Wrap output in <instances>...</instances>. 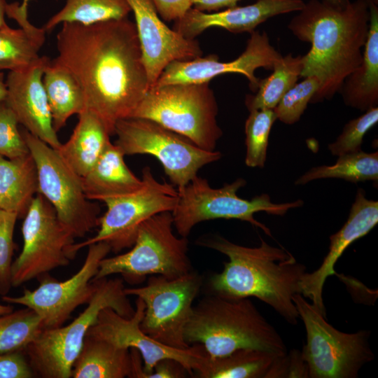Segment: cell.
I'll use <instances>...</instances> for the list:
<instances>
[{
	"mask_svg": "<svg viewBox=\"0 0 378 378\" xmlns=\"http://www.w3.org/2000/svg\"><path fill=\"white\" fill-rule=\"evenodd\" d=\"M57 56L79 84L85 109L111 135L130 118L150 88L135 23L127 18L90 24L65 22L57 34Z\"/></svg>",
	"mask_w": 378,
	"mask_h": 378,
	"instance_id": "cell-1",
	"label": "cell"
},
{
	"mask_svg": "<svg viewBox=\"0 0 378 378\" xmlns=\"http://www.w3.org/2000/svg\"><path fill=\"white\" fill-rule=\"evenodd\" d=\"M288 29L300 40L311 43L302 58L300 77L316 76L320 87L310 103L330 99L345 78L362 62L370 22L367 0H356L345 7L325 1L304 3Z\"/></svg>",
	"mask_w": 378,
	"mask_h": 378,
	"instance_id": "cell-2",
	"label": "cell"
},
{
	"mask_svg": "<svg viewBox=\"0 0 378 378\" xmlns=\"http://www.w3.org/2000/svg\"><path fill=\"white\" fill-rule=\"evenodd\" d=\"M197 244L228 258L222 272L209 279L211 293L227 298H256L288 323H298L300 316L293 297L301 292L306 267L290 252L262 238L257 247L239 245L219 234L204 235Z\"/></svg>",
	"mask_w": 378,
	"mask_h": 378,
	"instance_id": "cell-3",
	"label": "cell"
},
{
	"mask_svg": "<svg viewBox=\"0 0 378 378\" xmlns=\"http://www.w3.org/2000/svg\"><path fill=\"white\" fill-rule=\"evenodd\" d=\"M185 339L190 345L202 344L211 356L240 349H260L277 356L287 354L281 335L248 298L204 296L193 306Z\"/></svg>",
	"mask_w": 378,
	"mask_h": 378,
	"instance_id": "cell-4",
	"label": "cell"
},
{
	"mask_svg": "<svg viewBox=\"0 0 378 378\" xmlns=\"http://www.w3.org/2000/svg\"><path fill=\"white\" fill-rule=\"evenodd\" d=\"M96 288L87 307L69 324L42 329L24 350L35 373L44 378H69L90 328L100 311L109 307L125 317L134 308L125 293L123 280L108 277L95 279Z\"/></svg>",
	"mask_w": 378,
	"mask_h": 378,
	"instance_id": "cell-5",
	"label": "cell"
},
{
	"mask_svg": "<svg viewBox=\"0 0 378 378\" xmlns=\"http://www.w3.org/2000/svg\"><path fill=\"white\" fill-rule=\"evenodd\" d=\"M218 111L209 83H176L150 88L130 118L153 120L203 149L215 150L223 135Z\"/></svg>",
	"mask_w": 378,
	"mask_h": 378,
	"instance_id": "cell-6",
	"label": "cell"
},
{
	"mask_svg": "<svg viewBox=\"0 0 378 378\" xmlns=\"http://www.w3.org/2000/svg\"><path fill=\"white\" fill-rule=\"evenodd\" d=\"M171 211L155 214L139 228L132 248L103 258L92 280L120 274L131 284L141 283L148 275L175 279L192 271L188 255L187 237H176Z\"/></svg>",
	"mask_w": 378,
	"mask_h": 378,
	"instance_id": "cell-7",
	"label": "cell"
},
{
	"mask_svg": "<svg viewBox=\"0 0 378 378\" xmlns=\"http://www.w3.org/2000/svg\"><path fill=\"white\" fill-rule=\"evenodd\" d=\"M246 184L245 179L238 178L214 188L206 178L197 175L186 186L176 188L178 200L172 215L179 236L188 237L192 229L201 222L223 218L246 221L272 237L270 228L255 219L254 214L265 211L270 215L284 216L288 210L303 205L301 200L274 203L267 194L256 195L251 200L241 198L237 191Z\"/></svg>",
	"mask_w": 378,
	"mask_h": 378,
	"instance_id": "cell-8",
	"label": "cell"
},
{
	"mask_svg": "<svg viewBox=\"0 0 378 378\" xmlns=\"http://www.w3.org/2000/svg\"><path fill=\"white\" fill-rule=\"evenodd\" d=\"M293 301L306 330V343L300 352L309 377L356 378L361 368L374 360L370 330L343 332L328 323L300 293Z\"/></svg>",
	"mask_w": 378,
	"mask_h": 378,
	"instance_id": "cell-9",
	"label": "cell"
},
{
	"mask_svg": "<svg viewBox=\"0 0 378 378\" xmlns=\"http://www.w3.org/2000/svg\"><path fill=\"white\" fill-rule=\"evenodd\" d=\"M114 143L125 155L148 154L162 164L177 188L190 182L204 166L219 160L218 150L203 149L188 139L148 119L127 118L115 126Z\"/></svg>",
	"mask_w": 378,
	"mask_h": 378,
	"instance_id": "cell-10",
	"label": "cell"
},
{
	"mask_svg": "<svg viewBox=\"0 0 378 378\" xmlns=\"http://www.w3.org/2000/svg\"><path fill=\"white\" fill-rule=\"evenodd\" d=\"M22 134L36 167L38 193L51 204L76 238L84 237L98 226L100 209L86 197L82 177L56 149L26 130Z\"/></svg>",
	"mask_w": 378,
	"mask_h": 378,
	"instance_id": "cell-11",
	"label": "cell"
},
{
	"mask_svg": "<svg viewBox=\"0 0 378 378\" xmlns=\"http://www.w3.org/2000/svg\"><path fill=\"white\" fill-rule=\"evenodd\" d=\"M202 281L193 270L175 279L151 275L146 286L125 288V293L144 301L140 327L146 335L164 345L185 349L190 346L185 339L186 327Z\"/></svg>",
	"mask_w": 378,
	"mask_h": 378,
	"instance_id": "cell-12",
	"label": "cell"
},
{
	"mask_svg": "<svg viewBox=\"0 0 378 378\" xmlns=\"http://www.w3.org/2000/svg\"><path fill=\"white\" fill-rule=\"evenodd\" d=\"M23 218L22 249L12 265L14 287L68 265L76 255V237L41 195L36 194Z\"/></svg>",
	"mask_w": 378,
	"mask_h": 378,
	"instance_id": "cell-13",
	"label": "cell"
},
{
	"mask_svg": "<svg viewBox=\"0 0 378 378\" xmlns=\"http://www.w3.org/2000/svg\"><path fill=\"white\" fill-rule=\"evenodd\" d=\"M141 178L143 186L136 192L104 202L107 209L99 218L97 234L75 242V253L97 242L106 243L114 253L131 248L144 221L159 213L173 211L178 200L175 186L158 181L148 166L143 169Z\"/></svg>",
	"mask_w": 378,
	"mask_h": 378,
	"instance_id": "cell-14",
	"label": "cell"
},
{
	"mask_svg": "<svg viewBox=\"0 0 378 378\" xmlns=\"http://www.w3.org/2000/svg\"><path fill=\"white\" fill-rule=\"evenodd\" d=\"M85 261L71 277L58 281L47 274L38 277V286L34 290L24 288L17 297L2 296L8 304H16L33 310L41 319L43 329L55 328L66 323L73 312L88 303L95 288V276L101 260L111 251L105 242L87 246Z\"/></svg>",
	"mask_w": 378,
	"mask_h": 378,
	"instance_id": "cell-15",
	"label": "cell"
},
{
	"mask_svg": "<svg viewBox=\"0 0 378 378\" xmlns=\"http://www.w3.org/2000/svg\"><path fill=\"white\" fill-rule=\"evenodd\" d=\"M144 312L145 304L139 298H136L134 312L131 317H125L111 308H104L100 311L87 335L120 348L136 349L144 361V378H148L157 363L164 358L178 361L189 374L192 375L199 360L207 352L204 346L197 343L188 349H177L157 342L140 327Z\"/></svg>",
	"mask_w": 378,
	"mask_h": 378,
	"instance_id": "cell-16",
	"label": "cell"
},
{
	"mask_svg": "<svg viewBox=\"0 0 378 378\" xmlns=\"http://www.w3.org/2000/svg\"><path fill=\"white\" fill-rule=\"evenodd\" d=\"M281 57L270 44L266 32H251L245 50L236 59L227 62L218 60L216 55L198 57L189 60H175L169 63L152 86L159 87L176 83H203L226 73L244 75L249 81L250 89L255 92L260 79L255 71L260 67L272 70L274 63Z\"/></svg>",
	"mask_w": 378,
	"mask_h": 378,
	"instance_id": "cell-17",
	"label": "cell"
},
{
	"mask_svg": "<svg viewBox=\"0 0 378 378\" xmlns=\"http://www.w3.org/2000/svg\"><path fill=\"white\" fill-rule=\"evenodd\" d=\"M127 1L134 15L150 88L172 62L202 56V50L198 41L186 38L168 27L160 18L151 0Z\"/></svg>",
	"mask_w": 378,
	"mask_h": 378,
	"instance_id": "cell-18",
	"label": "cell"
},
{
	"mask_svg": "<svg viewBox=\"0 0 378 378\" xmlns=\"http://www.w3.org/2000/svg\"><path fill=\"white\" fill-rule=\"evenodd\" d=\"M49 59L42 56L26 69L9 71L6 79L4 102L27 131L54 149H58L62 143L53 127L43 83L44 67Z\"/></svg>",
	"mask_w": 378,
	"mask_h": 378,
	"instance_id": "cell-19",
	"label": "cell"
},
{
	"mask_svg": "<svg viewBox=\"0 0 378 378\" xmlns=\"http://www.w3.org/2000/svg\"><path fill=\"white\" fill-rule=\"evenodd\" d=\"M378 223V202L368 200L359 188L349 217L336 233L330 236L329 250L321 265L314 272H305L300 281V294L308 298L326 317L323 291L328 277L337 275L335 265L344 251L356 240L364 237Z\"/></svg>",
	"mask_w": 378,
	"mask_h": 378,
	"instance_id": "cell-20",
	"label": "cell"
},
{
	"mask_svg": "<svg viewBox=\"0 0 378 378\" xmlns=\"http://www.w3.org/2000/svg\"><path fill=\"white\" fill-rule=\"evenodd\" d=\"M304 6L302 0H258L251 5L236 6L214 13L191 8L175 21L173 29L188 39H195L204 30L214 27L232 33H251L267 19L299 11Z\"/></svg>",
	"mask_w": 378,
	"mask_h": 378,
	"instance_id": "cell-21",
	"label": "cell"
},
{
	"mask_svg": "<svg viewBox=\"0 0 378 378\" xmlns=\"http://www.w3.org/2000/svg\"><path fill=\"white\" fill-rule=\"evenodd\" d=\"M124 157L118 146L111 141L94 165L82 177L83 190L90 200L104 202L141 188L142 178L129 169Z\"/></svg>",
	"mask_w": 378,
	"mask_h": 378,
	"instance_id": "cell-22",
	"label": "cell"
},
{
	"mask_svg": "<svg viewBox=\"0 0 378 378\" xmlns=\"http://www.w3.org/2000/svg\"><path fill=\"white\" fill-rule=\"evenodd\" d=\"M6 14L15 20L20 28L8 25L0 29V70L9 71L26 69L36 63L46 40L45 29L30 23L27 8L18 2L7 4Z\"/></svg>",
	"mask_w": 378,
	"mask_h": 378,
	"instance_id": "cell-23",
	"label": "cell"
},
{
	"mask_svg": "<svg viewBox=\"0 0 378 378\" xmlns=\"http://www.w3.org/2000/svg\"><path fill=\"white\" fill-rule=\"evenodd\" d=\"M367 1L370 22L362 62L339 90L346 106L364 112L378 104V2Z\"/></svg>",
	"mask_w": 378,
	"mask_h": 378,
	"instance_id": "cell-24",
	"label": "cell"
},
{
	"mask_svg": "<svg viewBox=\"0 0 378 378\" xmlns=\"http://www.w3.org/2000/svg\"><path fill=\"white\" fill-rule=\"evenodd\" d=\"M69 139L56 149L66 164L79 176H84L99 160L111 136L101 119L85 109Z\"/></svg>",
	"mask_w": 378,
	"mask_h": 378,
	"instance_id": "cell-25",
	"label": "cell"
},
{
	"mask_svg": "<svg viewBox=\"0 0 378 378\" xmlns=\"http://www.w3.org/2000/svg\"><path fill=\"white\" fill-rule=\"evenodd\" d=\"M132 357L128 349L120 348L103 340L86 335L74 361L71 377H131Z\"/></svg>",
	"mask_w": 378,
	"mask_h": 378,
	"instance_id": "cell-26",
	"label": "cell"
},
{
	"mask_svg": "<svg viewBox=\"0 0 378 378\" xmlns=\"http://www.w3.org/2000/svg\"><path fill=\"white\" fill-rule=\"evenodd\" d=\"M37 193V170L31 154L15 159L0 155V209L23 218Z\"/></svg>",
	"mask_w": 378,
	"mask_h": 378,
	"instance_id": "cell-27",
	"label": "cell"
},
{
	"mask_svg": "<svg viewBox=\"0 0 378 378\" xmlns=\"http://www.w3.org/2000/svg\"><path fill=\"white\" fill-rule=\"evenodd\" d=\"M278 357L256 349H240L220 356L206 352L193 372L200 378H267Z\"/></svg>",
	"mask_w": 378,
	"mask_h": 378,
	"instance_id": "cell-28",
	"label": "cell"
},
{
	"mask_svg": "<svg viewBox=\"0 0 378 378\" xmlns=\"http://www.w3.org/2000/svg\"><path fill=\"white\" fill-rule=\"evenodd\" d=\"M43 83L57 132L69 118L85 109L84 94L73 75L53 59H49L44 67Z\"/></svg>",
	"mask_w": 378,
	"mask_h": 378,
	"instance_id": "cell-29",
	"label": "cell"
},
{
	"mask_svg": "<svg viewBox=\"0 0 378 378\" xmlns=\"http://www.w3.org/2000/svg\"><path fill=\"white\" fill-rule=\"evenodd\" d=\"M302 69V56L291 53L281 57L274 64L272 73L260 80L255 94L246 95L248 109H274L284 94L298 81Z\"/></svg>",
	"mask_w": 378,
	"mask_h": 378,
	"instance_id": "cell-30",
	"label": "cell"
},
{
	"mask_svg": "<svg viewBox=\"0 0 378 378\" xmlns=\"http://www.w3.org/2000/svg\"><path fill=\"white\" fill-rule=\"evenodd\" d=\"M64 1V6L43 27L46 32L65 22L90 24L125 18L131 12L127 0Z\"/></svg>",
	"mask_w": 378,
	"mask_h": 378,
	"instance_id": "cell-31",
	"label": "cell"
},
{
	"mask_svg": "<svg viewBox=\"0 0 378 378\" xmlns=\"http://www.w3.org/2000/svg\"><path fill=\"white\" fill-rule=\"evenodd\" d=\"M323 178H340L354 183L378 180V152L365 153L358 150L338 156L332 165H321L311 168L300 176L295 185H304Z\"/></svg>",
	"mask_w": 378,
	"mask_h": 378,
	"instance_id": "cell-32",
	"label": "cell"
},
{
	"mask_svg": "<svg viewBox=\"0 0 378 378\" xmlns=\"http://www.w3.org/2000/svg\"><path fill=\"white\" fill-rule=\"evenodd\" d=\"M42 329L41 318L27 307L0 316V353L24 351Z\"/></svg>",
	"mask_w": 378,
	"mask_h": 378,
	"instance_id": "cell-33",
	"label": "cell"
},
{
	"mask_svg": "<svg viewBox=\"0 0 378 378\" xmlns=\"http://www.w3.org/2000/svg\"><path fill=\"white\" fill-rule=\"evenodd\" d=\"M249 112L245 122V164L249 167L263 168L270 131L277 118L273 109L251 110Z\"/></svg>",
	"mask_w": 378,
	"mask_h": 378,
	"instance_id": "cell-34",
	"label": "cell"
},
{
	"mask_svg": "<svg viewBox=\"0 0 378 378\" xmlns=\"http://www.w3.org/2000/svg\"><path fill=\"white\" fill-rule=\"evenodd\" d=\"M320 87L317 77L312 76L296 83L281 97L273 109L277 119L291 125L298 122Z\"/></svg>",
	"mask_w": 378,
	"mask_h": 378,
	"instance_id": "cell-35",
	"label": "cell"
},
{
	"mask_svg": "<svg viewBox=\"0 0 378 378\" xmlns=\"http://www.w3.org/2000/svg\"><path fill=\"white\" fill-rule=\"evenodd\" d=\"M378 122V107L365 111L362 115L348 122L336 140L328 146L332 155L344 154L361 150L365 134Z\"/></svg>",
	"mask_w": 378,
	"mask_h": 378,
	"instance_id": "cell-36",
	"label": "cell"
},
{
	"mask_svg": "<svg viewBox=\"0 0 378 378\" xmlns=\"http://www.w3.org/2000/svg\"><path fill=\"white\" fill-rule=\"evenodd\" d=\"M18 215L0 209V295H7L12 286L13 234Z\"/></svg>",
	"mask_w": 378,
	"mask_h": 378,
	"instance_id": "cell-37",
	"label": "cell"
},
{
	"mask_svg": "<svg viewBox=\"0 0 378 378\" xmlns=\"http://www.w3.org/2000/svg\"><path fill=\"white\" fill-rule=\"evenodd\" d=\"M18 124L12 110L0 102V155L15 159L29 153Z\"/></svg>",
	"mask_w": 378,
	"mask_h": 378,
	"instance_id": "cell-38",
	"label": "cell"
},
{
	"mask_svg": "<svg viewBox=\"0 0 378 378\" xmlns=\"http://www.w3.org/2000/svg\"><path fill=\"white\" fill-rule=\"evenodd\" d=\"M278 377H309L307 365L299 350L294 349L275 360L267 378Z\"/></svg>",
	"mask_w": 378,
	"mask_h": 378,
	"instance_id": "cell-39",
	"label": "cell"
},
{
	"mask_svg": "<svg viewBox=\"0 0 378 378\" xmlns=\"http://www.w3.org/2000/svg\"><path fill=\"white\" fill-rule=\"evenodd\" d=\"M34 375L24 351L0 353V378H31Z\"/></svg>",
	"mask_w": 378,
	"mask_h": 378,
	"instance_id": "cell-40",
	"label": "cell"
},
{
	"mask_svg": "<svg viewBox=\"0 0 378 378\" xmlns=\"http://www.w3.org/2000/svg\"><path fill=\"white\" fill-rule=\"evenodd\" d=\"M162 20L170 22L182 18L192 8L191 0H151Z\"/></svg>",
	"mask_w": 378,
	"mask_h": 378,
	"instance_id": "cell-41",
	"label": "cell"
},
{
	"mask_svg": "<svg viewBox=\"0 0 378 378\" xmlns=\"http://www.w3.org/2000/svg\"><path fill=\"white\" fill-rule=\"evenodd\" d=\"M189 374L178 361L172 358L160 360L148 378H183Z\"/></svg>",
	"mask_w": 378,
	"mask_h": 378,
	"instance_id": "cell-42",
	"label": "cell"
},
{
	"mask_svg": "<svg viewBox=\"0 0 378 378\" xmlns=\"http://www.w3.org/2000/svg\"><path fill=\"white\" fill-rule=\"evenodd\" d=\"M194 8L201 11L218 10L237 6L240 0H191Z\"/></svg>",
	"mask_w": 378,
	"mask_h": 378,
	"instance_id": "cell-43",
	"label": "cell"
},
{
	"mask_svg": "<svg viewBox=\"0 0 378 378\" xmlns=\"http://www.w3.org/2000/svg\"><path fill=\"white\" fill-rule=\"evenodd\" d=\"M7 3L5 0H0V29L8 24L5 21V15L6 14Z\"/></svg>",
	"mask_w": 378,
	"mask_h": 378,
	"instance_id": "cell-44",
	"label": "cell"
},
{
	"mask_svg": "<svg viewBox=\"0 0 378 378\" xmlns=\"http://www.w3.org/2000/svg\"><path fill=\"white\" fill-rule=\"evenodd\" d=\"M6 97V85L4 73L0 70V102H4Z\"/></svg>",
	"mask_w": 378,
	"mask_h": 378,
	"instance_id": "cell-45",
	"label": "cell"
},
{
	"mask_svg": "<svg viewBox=\"0 0 378 378\" xmlns=\"http://www.w3.org/2000/svg\"><path fill=\"white\" fill-rule=\"evenodd\" d=\"M337 7H345L350 3V0H323Z\"/></svg>",
	"mask_w": 378,
	"mask_h": 378,
	"instance_id": "cell-46",
	"label": "cell"
},
{
	"mask_svg": "<svg viewBox=\"0 0 378 378\" xmlns=\"http://www.w3.org/2000/svg\"><path fill=\"white\" fill-rule=\"evenodd\" d=\"M13 311V307L10 304H0V316L10 313Z\"/></svg>",
	"mask_w": 378,
	"mask_h": 378,
	"instance_id": "cell-47",
	"label": "cell"
},
{
	"mask_svg": "<svg viewBox=\"0 0 378 378\" xmlns=\"http://www.w3.org/2000/svg\"><path fill=\"white\" fill-rule=\"evenodd\" d=\"M29 1V0H22V4H20V6H21L22 8H27Z\"/></svg>",
	"mask_w": 378,
	"mask_h": 378,
	"instance_id": "cell-48",
	"label": "cell"
}]
</instances>
